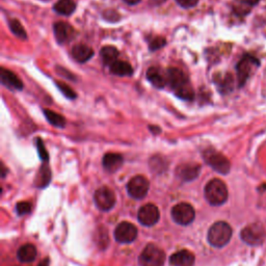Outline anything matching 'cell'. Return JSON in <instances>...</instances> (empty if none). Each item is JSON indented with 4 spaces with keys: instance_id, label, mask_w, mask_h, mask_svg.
I'll list each match as a JSON object with an SVG mask.
<instances>
[{
    "instance_id": "obj_1",
    "label": "cell",
    "mask_w": 266,
    "mask_h": 266,
    "mask_svg": "<svg viewBox=\"0 0 266 266\" xmlns=\"http://www.w3.org/2000/svg\"><path fill=\"white\" fill-rule=\"evenodd\" d=\"M232 228L226 222L213 223L208 231L207 239L214 248H223L229 243L232 237Z\"/></svg>"
},
{
    "instance_id": "obj_2",
    "label": "cell",
    "mask_w": 266,
    "mask_h": 266,
    "mask_svg": "<svg viewBox=\"0 0 266 266\" xmlns=\"http://www.w3.org/2000/svg\"><path fill=\"white\" fill-rule=\"evenodd\" d=\"M205 198L210 205L221 206L228 199V188L220 179H212L205 186Z\"/></svg>"
},
{
    "instance_id": "obj_3",
    "label": "cell",
    "mask_w": 266,
    "mask_h": 266,
    "mask_svg": "<svg viewBox=\"0 0 266 266\" xmlns=\"http://www.w3.org/2000/svg\"><path fill=\"white\" fill-rule=\"evenodd\" d=\"M165 261L164 251L155 244H148L139 256L141 266H163Z\"/></svg>"
},
{
    "instance_id": "obj_4",
    "label": "cell",
    "mask_w": 266,
    "mask_h": 266,
    "mask_svg": "<svg viewBox=\"0 0 266 266\" xmlns=\"http://www.w3.org/2000/svg\"><path fill=\"white\" fill-rule=\"evenodd\" d=\"M203 157H204V160L208 165L211 166L214 171L220 174L227 175L231 170V163L229 159L214 149H207L203 153Z\"/></svg>"
},
{
    "instance_id": "obj_5",
    "label": "cell",
    "mask_w": 266,
    "mask_h": 266,
    "mask_svg": "<svg viewBox=\"0 0 266 266\" xmlns=\"http://www.w3.org/2000/svg\"><path fill=\"white\" fill-rule=\"evenodd\" d=\"M240 237L242 241L249 246H259L265 240L266 231L259 223H251L241 230Z\"/></svg>"
},
{
    "instance_id": "obj_6",
    "label": "cell",
    "mask_w": 266,
    "mask_h": 266,
    "mask_svg": "<svg viewBox=\"0 0 266 266\" xmlns=\"http://www.w3.org/2000/svg\"><path fill=\"white\" fill-rule=\"evenodd\" d=\"M194 216V209L188 203H179L172 209V218L174 222L181 226L190 225L193 222Z\"/></svg>"
},
{
    "instance_id": "obj_7",
    "label": "cell",
    "mask_w": 266,
    "mask_h": 266,
    "mask_svg": "<svg viewBox=\"0 0 266 266\" xmlns=\"http://www.w3.org/2000/svg\"><path fill=\"white\" fill-rule=\"evenodd\" d=\"M150 188V182L146 177L138 175L133 177L127 184V192L131 198L135 200H142L148 194Z\"/></svg>"
},
{
    "instance_id": "obj_8",
    "label": "cell",
    "mask_w": 266,
    "mask_h": 266,
    "mask_svg": "<svg viewBox=\"0 0 266 266\" xmlns=\"http://www.w3.org/2000/svg\"><path fill=\"white\" fill-rule=\"evenodd\" d=\"M259 66V60L251 57V55H244L241 59V60L238 62L236 66V71H237V80L239 87H242L244 83L247 82L249 79L250 75L251 74V71L255 67Z\"/></svg>"
},
{
    "instance_id": "obj_9",
    "label": "cell",
    "mask_w": 266,
    "mask_h": 266,
    "mask_svg": "<svg viewBox=\"0 0 266 266\" xmlns=\"http://www.w3.org/2000/svg\"><path fill=\"white\" fill-rule=\"evenodd\" d=\"M95 204L102 211H108L116 204V195L108 187H100L94 195Z\"/></svg>"
},
{
    "instance_id": "obj_10",
    "label": "cell",
    "mask_w": 266,
    "mask_h": 266,
    "mask_svg": "<svg viewBox=\"0 0 266 266\" xmlns=\"http://www.w3.org/2000/svg\"><path fill=\"white\" fill-rule=\"evenodd\" d=\"M137 229L131 222H123L115 230V238L120 243H131L136 239Z\"/></svg>"
},
{
    "instance_id": "obj_11",
    "label": "cell",
    "mask_w": 266,
    "mask_h": 266,
    "mask_svg": "<svg viewBox=\"0 0 266 266\" xmlns=\"http://www.w3.org/2000/svg\"><path fill=\"white\" fill-rule=\"evenodd\" d=\"M160 213L159 209L153 204L144 205L139 209L137 219L142 225L146 227H152L159 221Z\"/></svg>"
},
{
    "instance_id": "obj_12",
    "label": "cell",
    "mask_w": 266,
    "mask_h": 266,
    "mask_svg": "<svg viewBox=\"0 0 266 266\" xmlns=\"http://www.w3.org/2000/svg\"><path fill=\"white\" fill-rule=\"evenodd\" d=\"M165 76L166 85H169L174 90H177L190 83L187 75L178 68H169L165 72Z\"/></svg>"
},
{
    "instance_id": "obj_13",
    "label": "cell",
    "mask_w": 266,
    "mask_h": 266,
    "mask_svg": "<svg viewBox=\"0 0 266 266\" xmlns=\"http://www.w3.org/2000/svg\"><path fill=\"white\" fill-rule=\"evenodd\" d=\"M54 36L57 39L58 43L59 44H66L71 42L75 37V30L66 22H58L54 24Z\"/></svg>"
},
{
    "instance_id": "obj_14",
    "label": "cell",
    "mask_w": 266,
    "mask_h": 266,
    "mask_svg": "<svg viewBox=\"0 0 266 266\" xmlns=\"http://www.w3.org/2000/svg\"><path fill=\"white\" fill-rule=\"evenodd\" d=\"M0 80L3 86L9 89L21 90L23 89V82L21 81L19 77L13 73L11 70H8L5 68L0 69Z\"/></svg>"
},
{
    "instance_id": "obj_15",
    "label": "cell",
    "mask_w": 266,
    "mask_h": 266,
    "mask_svg": "<svg viewBox=\"0 0 266 266\" xmlns=\"http://www.w3.org/2000/svg\"><path fill=\"white\" fill-rule=\"evenodd\" d=\"M201 165L197 163H183L177 167V176L183 181H192L199 176Z\"/></svg>"
},
{
    "instance_id": "obj_16",
    "label": "cell",
    "mask_w": 266,
    "mask_h": 266,
    "mask_svg": "<svg viewBox=\"0 0 266 266\" xmlns=\"http://www.w3.org/2000/svg\"><path fill=\"white\" fill-rule=\"evenodd\" d=\"M194 261V255L187 250H181L170 258V264L172 266H193Z\"/></svg>"
},
{
    "instance_id": "obj_17",
    "label": "cell",
    "mask_w": 266,
    "mask_h": 266,
    "mask_svg": "<svg viewBox=\"0 0 266 266\" xmlns=\"http://www.w3.org/2000/svg\"><path fill=\"white\" fill-rule=\"evenodd\" d=\"M124 163V158L120 154L117 153H107L103 157V166L104 169L109 173H115L122 167Z\"/></svg>"
},
{
    "instance_id": "obj_18",
    "label": "cell",
    "mask_w": 266,
    "mask_h": 266,
    "mask_svg": "<svg viewBox=\"0 0 266 266\" xmlns=\"http://www.w3.org/2000/svg\"><path fill=\"white\" fill-rule=\"evenodd\" d=\"M72 57L78 62H87L94 57V50L85 44H78L72 48Z\"/></svg>"
},
{
    "instance_id": "obj_19",
    "label": "cell",
    "mask_w": 266,
    "mask_h": 266,
    "mask_svg": "<svg viewBox=\"0 0 266 266\" xmlns=\"http://www.w3.org/2000/svg\"><path fill=\"white\" fill-rule=\"evenodd\" d=\"M147 79H148L153 87L156 89H163L166 85V76L162 72V70L157 67H152L147 71Z\"/></svg>"
},
{
    "instance_id": "obj_20",
    "label": "cell",
    "mask_w": 266,
    "mask_h": 266,
    "mask_svg": "<svg viewBox=\"0 0 266 266\" xmlns=\"http://www.w3.org/2000/svg\"><path fill=\"white\" fill-rule=\"evenodd\" d=\"M18 259L21 262L30 263L32 262L37 257V249L30 243L24 244L18 250Z\"/></svg>"
},
{
    "instance_id": "obj_21",
    "label": "cell",
    "mask_w": 266,
    "mask_h": 266,
    "mask_svg": "<svg viewBox=\"0 0 266 266\" xmlns=\"http://www.w3.org/2000/svg\"><path fill=\"white\" fill-rule=\"evenodd\" d=\"M100 54L104 65L110 67L111 65L115 64L116 61H118L120 52H118V49L114 46H105L101 49Z\"/></svg>"
},
{
    "instance_id": "obj_22",
    "label": "cell",
    "mask_w": 266,
    "mask_h": 266,
    "mask_svg": "<svg viewBox=\"0 0 266 266\" xmlns=\"http://www.w3.org/2000/svg\"><path fill=\"white\" fill-rule=\"evenodd\" d=\"M109 69H110V73L117 76L125 77V76H131L133 74V68L131 67V65L128 64V62L122 61V60L116 61L115 64H113L109 67Z\"/></svg>"
},
{
    "instance_id": "obj_23",
    "label": "cell",
    "mask_w": 266,
    "mask_h": 266,
    "mask_svg": "<svg viewBox=\"0 0 266 266\" xmlns=\"http://www.w3.org/2000/svg\"><path fill=\"white\" fill-rule=\"evenodd\" d=\"M53 10L59 14V15L70 16L76 10V3L74 2V0H59L54 4Z\"/></svg>"
},
{
    "instance_id": "obj_24",
    "label": "cell",
    "mask_w": 266,
    "mask_h": 266,
    "mask_svg": "<svg viewBox=\"0 0 266 266\" xmlns=\"http://www.w3.org/2000/svg\"><path fill=\"white\" fill-rule=\"evenodd\" d=\"M44 116L47 118V121L50 123L54 127L58 128H65L66 127V118L61 115L55 113L50 109H44Z\"/></svg>"
},
{
    "instance_id": "obj_25",
    "label": "cell",
    "mask_w": 266,
    "mask_h": 266,
    "mask_svg": "<svg viewBox=\"0 0 266 266\" xmlns=\"http://www.w3.org/2000/svg\"><path fill=\"white\" fill-rule=\"evenodd\" d=\"M215 83H218L220 90L222 94H228L230 92H232L234 87L233 77L229 73L226 74L223 77H220L218 80H215Z\"/></svg>"
},
{
    "instance_id": "obj_26",
    "label": "cell",
    "mask_w": 266,
    "mask_h": 266,
    "mask_svg": "<svg viewBox=\"0 0 266 266\" xmlns=\"http://www.w3.org/2000/svg\"><path fill=\"white\" fill-rule=\"evenodd\" d=\"M175 94H176V96L179 97L180 99H183L185 101H192L194 98V92L191 83H187L184 87L175 90Z\"/></svg>"
},
{
    "instance_id": "obj_27",
    "label": "cell",
    "mask_w": 266,
    "mask_h": 266,
    "mask_svg": "<svg viewBox=\"0 0 266 266\" xmlns=\"http://www.w3.org/2000/svg\"><path fill=\"white\" fill-rule=\"evenodd\" d=\"M9 26H10L12 32L15 34L16 37L22 39V40L27 39V33L24 30V27L22 26V24L19 22V20H17V19L11 20L9 22Z\"/></svg>"
},
{
    "instance_id": "obj_28",
    "label": "cell",
    "mask_w": 266,
    "mask_h": 266,
    "mask_svg": "<svg viewBox=\"0 0 266 266\" xmlns=\"http://www.w3.org/2000/svg\"><path fill=\"white\" fill-rule=\"evenodd\" d=\"M51 180V172L49 170V167L47 165H44L41 167L38 180H37V184L40 187H45L49 182Z\"/></svg>"
},
{
    "instance_id": "obj_29",
    "label": "cell",
    "mask_w": 266,
    "mask_h": 266,
    "mask_svg": "<svg viewBox=\"0 0 266 266\" xmlns=\"http://www.w3.org/2000/svg\"><path fill=\"white\" fill-rule=\"evenodd\" d=\"M150 165L152 167V170L156 173H162L164 170L167 169V164L166 162L160 156H154L150 160Z\"/></svg>"
},
{
    "instance_id": "obj_30",
    "label": "cell",
    "mask_w": 266,
    "mask_h": 266,
    "mask_svg": "<svg viewBox=\"0 0 266 266\" xmlns=\"http://www.w3.org/2000/svg\"><path fill=\"white\" fill-rule=\"evenodd\" d=\"M57 86L59 88V89L60 90V92L62 93V95H64L66 98H68V99H75V98L77 97V94L74 92V90L70 88L69 86H67L66 83L64 82H58Z\"/></svg>"
},
{
    "instance_id": "obj_31",
    "label": "cell",
    "mask_w": 266,
    "mask_h": 266,
    "mask_svg": "<svg viewBox=\"0 0 266 266\" xmlns=\"http://www.w3.org/2000/svg\"><path fill=\"white\" fill-rule=\"evenodd\" d=\"M16 210H17V213L19 215L29 214L31 211L30 203H29V202H20V203H18L17 206H16Z\"/></svg>"
},
{
    "instance_id": "obj_32",
    "label": "cell",
    "mask_w": 266,
    "mask_h": 266,
    "mask_svg": "<svg viewBox=\"0 0 266 266\" xmlns=\"http://www.w3.org/2000/svg\"><path fill=\"white\" fill-rule=\"evenodd\" d=\"M37 147H38V152H39V155H40L41 159L43 160V162H45V163L48 162V159H49L48 153L46 151L44 142L42 141L41 138H37Z\"/></svg>"
},
{
    "instance_id": "obj_33",
    "label": "cell",
    "mask_w": 266,
    "mask_h": 266,
    "mask_svg": "<svg viewBox=\"0 0 266 266\" xmlns=\"http://www.w3.org/2000/svg\"><path fill=\"white\" fill-rule=\"evenodd\" d=\"M165 44H166V41L163 38L157 37V38L153 39L151 41L149 48H150L151 51H156V50H158V49H160V48H163V46H165Z\"/></svg>"
},
{
    "instance_id": "obj_34",
    "label": "cell",
    "mask_w": 266,
    "mask_h": 266,
    "mask_svg": "<svg viewBox=\"0 0 266 266\" xmlns=\"http://www.w3.org/2000/svg\"><path fill=\"white\" fill-rule=\"evenodd\" d=\"M176 2L183 9H191L198 4L199 0H176Z\"/></svg>"
},
{
    "instance_id": "obj_35",
    "label": "cell",
    "mask_w": 266,
    "mask_h": 266,
    "mask_svg": "<svg viewBox=\"0 0 266 266\" xmlns=\"http://www.w3.org/2000/svg\"><path fill=\"white\" fill-rule=\"evenodd\" d=\"M260 0H242V2L244 4H247L249 6H253V5H256Z\"/></svg>"
},
{
    "instance_id": "obj_36",
    "label": "cell",
    "mask_w": 266,
    "mask_h": 266,
    "mask_svg": "<svg viewBox=\"0 0 266 266\" xmlns=\"http://www.w3.org/2000/svg\"><path fill=\"white\" fill-rule=\"evenodd\" d=\"M149 130L152 131L154 134H158V133H160V128L157 127V126H149Z\"/></svg>"
},
{
    "instance_id": "obj_37",
    "label": "cell",
    "mask_w": 266,
    "mask_h": 266,
    "mask_svg": "<svg viewBox=\"0 0 266 266\" xmlns=\"http://www.w3.org/2000/svg\"><path fill=\"white\" fill-rule=\"evenodd\" d=\"M124 2H126L127 4H130V5H133V4H137L141 0H123Z\"/></svg>"
},
{
    "instance_id": "obj_38",
    "label": "cell",
    "mask_w": 266,
    "mask_h": 266,
    "mask_svg": "<svg viewBox=\"0 0 266 266\" xmlns=\"http://www.w3.org/2000/svg\"><path fill=\"white\" fill-rule=\"evenodd\" d=\"M39 266H49V260H48V259H45V260L42 261V262L39 264Z\"/></svg>"
}]
</instances>
